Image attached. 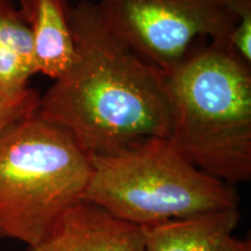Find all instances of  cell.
I'll return each instance as SVG.
<instances>
[{
  "label": "cell",
  "mask_w": 251,
  "mask_h": 251,
  "mask_svg": "<svg viewBox=\"0 0 251 251\" xmlns=\"http://www.w3.org/2000/svg\"><path fill=\"white\" fill-rule=\"evenodd\" d=\"M71 24L74 58L40 97V117L67 130L89 156L148 137L169 139L164 75L113 35L96 2L72 7Z\"/></svg>",
  "instance_id": "1"
},
{
  "label": "cell",
  "mask_w": 251,
  "mask_h": 251,
  "mask_svg": "<svg viewBox=\"0 0 251 251\" xmlns=\"http://www.w3.org/2000/svg\"><path fill=\"white\" fill-rule=\"evenodd\" d=\"M164 78L172 146L215 179L229 185L249 181L251 68L211 43Z\"/></svg>",
  "instance_id": "2"
},
{
  "label": "cell",
  "mask_w": 251,
  "mask_h": 251,
  "mask_svg": "<svg viewBox=\"0 0 251 251\" xmlns=\"http://www.w3.org/2000/svg\"><path fill=\"white\" fill-rule=\"evenodd\" d=\"M91 158L67 130L34 112L0 131V240L33 248L83 199Z\"/></svg>",
  "instance_id": "3"
},
{
  "label": "cell",
  "mask_w": 251,
  "mask_h": 251,
  "mask_svg": "<svg viewBox=\"0 0 251 251\" xmlns=\"http://www.w3.org/2000/svg\"><path fill=\"white\" fill-rule=\"evenodd\" d=\"M90 158L83 199L141 227L240 202L233 185L191 164L169 139L148 137Z\"/></svg>",
  "instance_id": "4"
},
{
  "label": "cell",
  "mask_w": 251,
  "mask_h": 251,
  "mask_svg": "<svg viewBox=\"0 0 251 251\" xmlns=\"http://www.w3.org/2000/svg\"><path fill=\"white\" fill-rule=\"evenodd\" d=\"M97 8L113 35L163 75L192 54L199 39L227 48L240 25L236 0H99Z\"/></svg>",
  "instance_id": "5"
},
{
  "label": "cell",
  "mask_w": 251,
  "mask_h": 251,
  "mask_svg": "<svg viewBox=\"0 0 251 251\" xmlns=\"http://www.w3.org/2000/svg\"><path fill=\"white\" fill-rule=\"evenodd\" d=\"M28 251H146L141 226L81 199Z\"/></svg>",
  "instance_id": "6"
},
{
  "label": "cell",
  "mask_w": 251,
  "mask_h": 251,
  "mask_svg": "<svg viewBox=\"0 0 251 251\" xmlns=\"http://www.w3.org/2000/svg\"><path fill=\"white\" fill-rule=\"evenodd\" d=\"M30 31L37 74L56 79L75 55L71 11L68 0H17Z\"/></svg>",
  "instance_id": "7"
},
{
  "label": "cell",
  "mask_w": 251,
  "mask_h": 251,
  "mask_svg": "<svg viewBox=\"0 0 251 251\" xmlns=\"http://www.w3.org/2000/svg\"><path fill=\"white\" fill-rule=\"evenodd\" d=\"M238 207L143 226L146 251H221L240 224Z\"/></svg>",
  "instance_id": "8"
},
{
  "label": "cell",
  "mask_w": 251,
  "mask_h": 251,
  "mask_svg": "<svg viewBox=\"0 0 251 251\" xmlns=\"http://www.w3.org/2000/svg\"><path fill=\"white\" fill-rule=\"evenodd\" d=\"M37 74L30 31L11 0H0V93L13 97Z\"/></svg>",
  "instance_id": "9"
},
{
  "label": "cell",
  "mask_w": 251,
  "mask_h": 251,
  "mask_svg": "<svg viewBox=\"0 0 251 251\" xmlns=\"http://www.w3.org/2000/svg\"><path fill=\"white\" fill-rule=\"evenodd\" d=\"M39 102V93L30 87L13 97L0 93V131L11 122L36 112Z\"/></svg>",
  "instance_id": "10"
},
{
  "label": "cell",
  "mask_w": 251,
  "mask_h": 251,
  "mask_svg": "<svg viewBox=\"0 0 251 251\" xmlns=\"http://www.w3.org/2000/svg\"><path fill=\"white\" fill-rule=\"evenodd\" d=\"M221 251H251V244L249 241H241L229 236L225 241Z\"/></svg>",
  "instance_id": "11"
}]
</instances>
